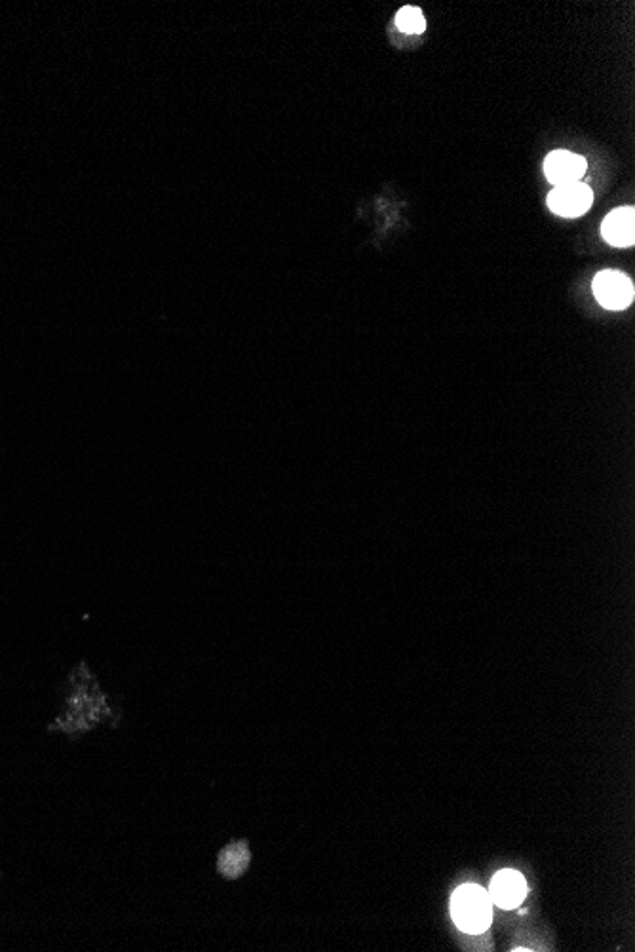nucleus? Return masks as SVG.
Returning <instances> with one entry per match:
<instances>
[{
	"instance_id": "8",
	"label": "nucleus",
	"mask_w": 635,
	"mask_h": 952,
	"mask_svg": "<svg viewBox=\"0 0 635 952\" xmlns=\"http://www.w3.org/2000/svg\"><path fill=\"white\" fill-rule=\"evenodd\" d=\"M251 854L248 844L244 840L232 842L225 846L217 859V869L223 878L227 880H236L244 875L250 867Z\"/></svg>"
},
{
	"instance_id": "3",
	"label": "nucleus",
	"mask_w": 635,
	"mask_h": 952,
	"mask_svg": "<svg viewBox=\"0 0 635 952\" xmlns=\"http://www.w3.org/2000/svg\"><path fill=\"white\" fill-rule=\"evenodd\" d=\"M594 295L603 308L624 310L634 301V284L618 270H601L594 278Z\"/></svg>"
},
{
	"instance_id": "7",
	"label": "nucleus",
	"mask_w": 635,
	"mask_h": 952,
	"mask_svg": "<svg viewBox=\"0 0 635 952\" xmlns=\"http://www.w3.org/2000/svg\"><path fill=\"white\" fill-rule=\"evenodd\" d=\"M525 892H527V886L520 873L502 871L493 878L489 897H491V903L499 905L502 909H514L523 901Z\"/></svg>"
},
{
	"instance_id": "5",
	"label": "nucleus",
	"mask_w": 635,
	"mask_h": 952,
	"mask_svg": "<svg viewBox=\"0 0 635 952\" xmlns=\"http://www.w3.org/2000/svg\"><path fill=\"white\" fill-rule=\"evenodd\" d=\"M544 173H546V179L556 189L567 187V185L578 183L584 177L586 160L569 151H556V153L548 154L544 162Z\"/></svg>"
},
{
	"instance_id": "6",
	"label": "nucleus",
	"mask_w": 635,
	"mask_h": 952,
	"mask_svg": "<svg viewBox=\"0 0 635 952\" xmlns=\"http://www.w3.org/2000/svg\"><path fill=\"white\" fill-rule=\"evenodd\" d=\"M603 238L615 248H630L635 242V210L634 208H618L611 211L603 225Z\"/></svg>"
},
{
	"instance_id": "9",
	"label": "nucleus",
	"mask_w": 635,
	"mask_h": 952,
	"mask_svg": "<svg viewBox=\"0 0 635 952\" xmlns=\"http://www.w3.org/2000/svg\"><path fill=\"white\" fill-rule=\"evenodd\" d=\"M396 27L405 35H421L426 29L423 12L417 6H404L396 14Z\"/></svg>"
},
{
	"instance_id": "1",
	"label": "nucleus",
	"mask_w": 635,
	"mask_h": 952,
	"mask_svg": "<svg viewBox=\"0 0 635 952\" xmlns=\"http://www.w3.org/2000/svg\"><path fill=\"white\" fill-rule=\"evenodd\" d=\"M61 713L50 724V732H61L69 738L88 732L109 717L107 696L99 688L94 673L86 664H78L63 686Z\"/></svg>"
},
{
	"instance_id": "4",
	"label": "nucleus",
	"mask_w": 635,
	"mask_h": 952,
	"mask_svg": "<svg viewBox=\"0 0 635 952\" xmlns=\"http://www.w3.org/2000/svg\"><path fill=\"white\" fill-rule=\"evenodd\" d=\"M594 192L582 181L558 187L548 194V208L561 217H580L592 208Z\"/></svg>"
},
{
	"instance_id": "2",
	"label": "nucleus",
	"mask_w": 635,
	"mask_h": 952,
	"mask_svg": "<svg viewBox=\"0 0 635 952\" xmlns=\"http://www.w3.org/2000/svg\"><path fill=\"white\" fill-rule=\"evenodd\" d=\"M453 918L468 933H480L491 924V897L478 886H464L453 895Z\"/></svg>"
}]
</instances>
